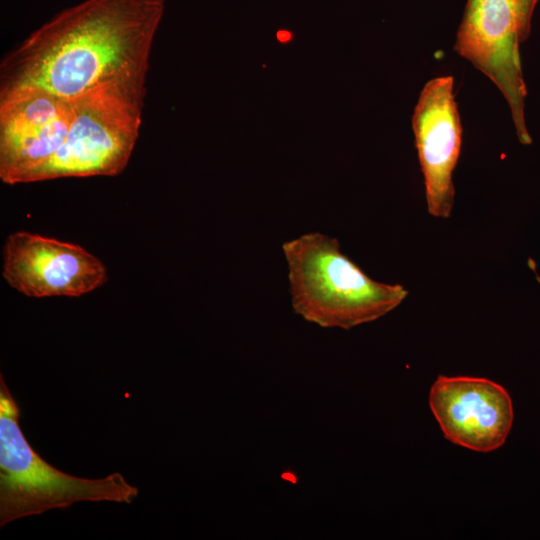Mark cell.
<instances>
[{
	"label": "cell",
	"mask_w": 540,
	"mask_h": 540,
	"mask_svg": "<svg viewBox=\"0 0 540 540\" xmlns=\"http://www.w3.org/2000/svg\"><path fill=\"white\" fill-rule=\"evenodd\" d=\"M20 410L0 377V526L81 501L130 504L138 488L115 472L100 479L72 476L46 462L19 424Z\"/></svg>",
	"instance_id": "obj_3"
},
{
	"label": "cell",
	"mask_w": 540,
	"mask_h": 540,
	"mask_svg": "<svg viewBox=\"0 0 540 540\" xmlns=\"http://www.w3.org/2000/svg\"><path fill=\"white\" fill-rule=\"evenodd\" d=\"M412 128L428 212L448 218L455 197L452 174L462 143L452 76L435 77L424 85L414 108Z\"/></svg>",
	"instance_id": "obj_9"
},
{
	"label": "cell",
	"mask_w": 540,
	"mask_h": 540,
	"mask_svg": "<svg viewBox=\"0 0 540 540\" xmlns=\"http://www.w3.org/2000/svg\"><path fill=\"white\" fill-rule=\"evenodd\" d=\"M144 97L115 87L74 97L65 143L39 181L120 174L139 136Z\"/></svg>",
	"instance_id": "obj_4"
},
{
	"label": "cell",
	"mask_w": 540,
	"mask_h": 540,
	"mask_svg": "<svg viewBox=\"0 0 540 540\" xmlns=\"http://www.w3.org/2000/svg\"><path fill=\"white\" fill-rule=\"evenodd\" d=\"M73 98L23 90L0 99V178L10 185L39 181L65 143Z\"/></svg>",
	"instance_id": "obj_6"
},
{
	"label": "cell",
	"mask_w": 540,
	"mask_h": 540,
	"mask_svg": "<svg viewBox=\"0 0 540 540\" xmlns=\"http://www.w3.org/2000/svg\"><path fill=\"white\" fill-rule=\"evenodd\" d=\"M514 6L519 18L524 40L529 36L533 12L539 0H509Z\"/></svg>",
	"instance_id": "obj_10"
},
{
	"label": "cell",
	"mask_w": 540,
	"mask_h": 540,
	"mask_svg": "<svg viewBox=\"0 0 540 540\" xmlns=\"http://www.w3.org/2000/svg\"><path fill=\"white\" fill-rule=\"evenodd\" d=\"M164 0H86L62 11L7 52L0 99L23 90L64 98L115 87L146 94Z\"/></svg>",
	"instance_id": "obj_1"
},
{
	"label": "cell",
	"mask_w": 540,
	"mask_h": 540,
	"mask_svg": "<svg viewBox=\"0 0 540 540\" xmlns=\"http://www.w3.org/2000/svg\"><path fill=\"white\" fill-rule=\"evenodd\" d=\"M291 304L304 320L350 329L395 309L408 292L370 278L340 250L336 238L310 232L283 243Z\"/></svg>",
	"instance_id": "obj_2"
},
{
	"label": "cell",
	"mask_w": 540,
	"mask_h": 540,
	"mask_svg": "<svg viewBox=\"0 0 540 540\" xmlns=\"http://www.w3.org/2000/svg\"><path fill=\"white\" fill-rule=\"evenodd\" d=\"M429 405L447 440L483 453L505 443L514 419L508 391L486 378L440 375Z\"/></svg>",
	"instance_id": "obj_8"
},
{
	"label": "cell",
	"mask_w": 540,
	"mask_h": 540,
	"mask_svg": "<svg viewBox=\"0 0 540 540\" xmlns=\"http://www.w3.org/2000/svg\"><path fill=\"white\" fill-rule=\"evenodd\" d=\"M277 38L279 39L280 42H287L288 40H290L291 34L287 31H280L277 34Z\"/></svg>",
	"instance_id": "obj_11"
},
{
	"label": "cell",
	"mask_w": 540,
	"mask_h": 540,
	"mask_svg": "<svg viewBox=\"0 0 540 540\" xmlns=\"http://www.w3.org/2000/svg\"><path fill=\"white\" fill-rule=\"evenodd\" d=\"M3 277L20 293L35 298L79 297L108 278L105 265L83 247L26 231L6 239Z\"/></svg>",
	"instance_id": "obj_7"
},
{
	"label": "cell",
	"mask_w": 540,
	"mask_h": 540,
	"mask_svg": "<svg viewBox=\"0 0 540 540\" xmlns=\"http://www.w3.org/2000/svg\"><path fill=\"white\" fill-rule=\"evenodd\" d=\"M524 40L509 0H467L454 50L488 77L506 99L519 141L530 144L524 118L526 85L519 45Z\"/></svg>",
	"instance_id": "obj_5"
}]
</instances>
